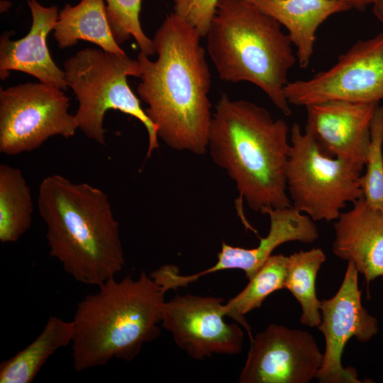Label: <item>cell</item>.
Segmentation results:
<instances>
[{
    "label": "cell",
    "instance_id": "cell-1",
    "mask_svg": "<svg viewBox=\"0 0 383 383\" xmlns=\"http://www.w3.org/2000/svg\"><path fill=\"white\" fill-rule=\"evenodd\" d=\"M197 30L177 13L168 15L152 43L157 58L140 52L137 92L158 137L177 150L204 154L212 118L211 73Z\"/></svg>",
    "mask_w": 383,
    "mask_h": 383
},
{
    "label": "cell",
    "instance_id": "cell-2",
    "mask_svg": "<svg viewBox=\"0 0 383 383\" xmlns=\"http://www.w3.org/2000/svg\"><path fill=\"white\" fill-rule=\"evenodd\" d=\"M289 127L265 109L223 94L212 115L208 146L253 211L292 206L287 194Z\"/></svg>",
    "mask_w": 383,
    "mask_h": 383
},
{
    "label": "cell",
    "instance_id": "cell-3",
    "mask_svg": "<svg viewBox=\"0 0 383 383\" xmlns=\"http://www.w3.org/2000/svg\"><path fill=\"white\" fill-rule=\"evenodd\" d=\"M38 206L50 255L74 279L99 287L123 270L119 224L102 190L49 175L40 184Z\"/></svg>",
    "mask_w": 383,
    "mask_h": 383
},
{
    "label": "cell",
    "instance_id": "cell-4",
    "mask_svg": "<svg viewBox=\"0 0 383 383\" xmlns=\"http://www.w3.org/2000/svg\"><path fill=\"white\" fill-rule=\"evenodd\" d=\"M87 295L75 311L72 356L75 371L130 362L160 335L166 291L142 272L133 279L111 277Z\"/></svg>",
    "mask_w": 383,
    "mask_h": 383
},
{
    "label": "cell",
    "instance_id": "cell-5",
    "mask_svg": "<svg viewBox=\"0 0 383 383\" xmlns=\"http://www.w3.org/2000/svg\"><path fill=\"white\" fill-rule=\"evenodd\" d=\"M280 23L248 0H219L207 37V51L219 77L250 82L285 116L287 74L296 62Z\"/></svg>",
    "mask_w": 383,
    "mask_h": 383
},
{
    "label": "cell",
    "instance_id": "cell-6",
    "mask_svg": "<svg viewBox=\"0 0 383 383\" xmlns=\"http://www.w3.org/2000/svg\"><path fill=\"white\" fill-rule=\"evenodd\" d=\"M67 87L79 102L74 115L78 128L89 139L106 145L103 122L109 109L135 117L146 128L148 147L146 158L159 148L157 128L142 109L139 99L132 91L127 77L140 78L138 60L102 49L86 48L64 62Z\"/></svg>",
    "mask_w": 383,
    "mask_h": 383
},
{
    "label": "cell",
    "instance_id": "cell-7",
    "mask_svg": "<svg viewBox=\"0 0 383 383\" xmlns=\"http://www.w3.org/2000/svg\"><path fill=\"white\" fill-rule=\"evenodd\" d=\"M290 139L287 187L292 206L314 221H335L347 203L362 198L361 172L348 161L323 154L296 122Z\"/></svg>",
    "mask_w": 383,
    "mask_h": 383
},
{
    "label": "cell",
    "instance_id": "cell-8",
    "mask_svg": "<svg viewBox=\"0 0 383 383\" xmlns=\"http://www.w3.org/2000/svg\"><path fill=\"white\" fill-rule=\"evenodd\" d=\"M63 90L43 82L0 89V152L15 155L38 148L49 138H68L78 129Z\"/></svg>",
    "mask_w": 383,
    "mask_h": 383
},
{
    "label": "cell",
    "instance_id": "cell-9",
    "mask_svg": "<svg viewBox=\"0 0 383 383\" xmlns=\"http://www.w3.org/2000/svg\"><path fill=\"white\" fill-rule=\"evenodd\" d=\"M290 105L306 106L327 101L375 103L383 99V33L357 41L338 62L311 79L288 82Z\"/></svg>",
    "mask_w": 383,
    "mask_h": 383
},
{
    "label": "cell",
    "instance_id": "cell-10",
    "mask_svg": "<svg viewBox=\"0 0 383 383\" xmlns=\"http://www.w3.org/2000/svg\"><path fill=\"white\" fill-rule=\"evenodd\" d=\"M358 271L348 262L345 274L336 294L321 301L318 328L326 341L321 366L316 376L319 383H360L355 369L343 367L342 355L351 338L365 343L379 331L378 321L362 304Z\"/></svg>",
    "mask_w": 383,
    "mask_h": 383
},
{
    "label": "cell",
    "instance_id": "cell-11",
    "mask_svg": "<svg viewBox=\"0 0 383 383\" xmlns=\"http://www.w3.org/2000/svg\"><path fill=\"white\" fill-rule=\"evenodd\" d=\"M323 353L307 331L271 323L250 339L240 383H308L321 366Z\"/></svg>",
    "mask_w": 383,
    "mask_h": 383
},
{
    "label": "cell",
    "instance_id": "cell-12",
    "mask_svg": "<svg viewBox=\"0 0 383 383\" xmlns=\"http://www.w3.org/2000/svg\"><path fill=\"white\" fill-rule=\"evenodd\" d=\"M223 306V299L217 297L176 296L165 302L161 324L194 359L238 354L243 348V332L237 323L224 321Z\"/></svg>",
    "mask_w": 383,
    "mask_h": 383
},
{
    "label": "cell",
    "instance_id": "cell-13",
    "mask_svg": "<svg viewBox=\"0 0 383 383\" xmlns=\"http://www.w3.org/2000/svg\"><path fill=\"white\" fill-rule=\"evenodd\" d=\"M379 103L333 100L308 105L305 131L320 151L353 165L365 167L370 143V128Z\"/></svg>",
    "mask_w": 383,
    "mask_h": 383
},
{
    "label": "cell",
    "instance_id": "cell-14",
    "mask_svg": "<svg viewBox=\"0 0 383 383\" xmlns=\"http://www.w3.org/2000/svg\"><path fill=\"white\" fill-rule=\"evenodd\" d=\"M265 213L270 217V230L267 236L260 238L256 248L245 249L233 247L223 242L214 265L189 276L179 274V285L184 287L204 274L232 269L243 270L249 280L272 255L274 250L280 245L290 241L310 244L318 238L319 233L314 221L292 206L269 209L262 214Z\"/></svg>",
    "mask_w": 383,
    "mask_h": 383
},
{
    "label": "cell",
    "instance_id": "cell-15",
    "mask_svg": "<svg viewBox=\"0 0 383 383\" xmlns=\"http://www.w3.org/2000/svg\"><path fill=\"white\" fill-rule=\"evenodd\" d=\"M32 16L28 33L23 38L12 40L10 32L0 38V76L4 79L11 70L29 74L39 82L62 90L68 87L64 70L52 59L46 43L58 18L55 6H44L36 0L27 1Z\"/></svg>",
    "mask_w": 383,
    "mask_h": 383
},
{
    "label": "cell",
    "instance_id": "cell-16",
    "mask_svg": "<svg viewBox=\"0 0 383 383\" xmlns=\"http://www.w3.org/2000/svg\"><path fill=\"white\" fill-rule=\"evenodd\" d=\"M333 252L354 263L367 283L383 277V213L361 198L333 224Z\"/></svg>",
    "mask_w": 383,
    "mask_h": 383
},
{
    "label": "cell",
    "instance_id": "cell-17",
    "mask_svg": "<svg viewBox=\"0 0 383 383\" xmlns=\"http://www.w3.org/2000/svg\"><path fill=\"white\" fill-rule=\"evenodd\" d=\"M288 30L299 65L306 68L313 54L316 33L328 17L350 10L342 0H248Z\"/></svg>",
    "mask_w": 383,
    "mask_h": 383
},
{
    "label": "cell",
    "instance_id": "cell-18",
    "mask_svg": "<svg viewBox=\"0 0 383 383\" xmlns=\"http://www.w3.org/2000/svg\"><path fill=\"white\" fill-rule=\"evenodd\" d=\"M53 30L55 39L61 49L83 40L105 51L126 55L113 36L104 0H81L75 6L66 4L58 13Z\"/></svg>",
    "mask_w": 383,
    "mask_h": 383
},
{
    "label": "cell",
    "instance_id": "cell-19",
    "mask_svg": "<svg viewBox=\"0 0 383 383\" xmlns=\"http://www.w3.org/2000/svg\"><path fill=\"white\" fill-rule=\"evenodd\" d=\"M72 321L50 316L42 332L28 345L0 365L1 383H30L46 361L72 343Z\"/></svg>",
    "mask_w": 383,
    "mask_h": 383
},
{
    "label": "cell",
    "instance_id": "cell-20",
    "mask_svg": "<svg viewBox=\"0 0 383 383\" xmlns=\"http://www.w3.org/2000/svg\"><path fill=\"white\" fill-rule=\"evenodd\" d=\"M33 203L21 170L0 165V241L15 243L30 228Z\"/></svg>",
    "mask_w": 383,
    "mask_h": 383
},
{
    "label": "cell",
    "instance_id": "cell-21",
    "mask_svg": "<svg viewBox=\"0 0 383 383\" xmlns=\"http://www.w3.org/2000/svg\"><path fill=\"white\" fill-rule=\"evenodd\" d=\"M326 255L319 248L301 250L287 257L284 289L301 306V324L318 327L321 323V301L316 293V279Z\"/></svg>",
    "mask_w": 383,
    "mask_h": 383
},
{
    "label": "cell",
    "instance_id": "cell-22",
    "mask_svg": "<svg viewBox=\"0 0 383 383\" xmlns=\"http://www.w3.org/2000/svg\"><path fill=\"white\" fill-rule=\"evenodd\" d=\"M287 256L272 255L257 272L249 279L247 286L223 304L225 316H229L248 331L252 338L245 315L260 308L264 300L275 291L284 289Z\"/></svg>",
    "mask_w": 383,
    "mask_h": 383
},
{
    "label": "cell",
    "instance_id": "cell-23",
    "mask_svg": "<svg viewBox=\"0 0 383 383\" xmlns=\"http://www.w3.org/2000/svg\"><path fill=\"white\" fill-rule=\"evenodd\" d=\"M383 105H379L370 128V143L360 186L365 201L383 213Z\"/></svg>",
    "mask_w": 383,
    "mask_h": 383
},
{
    "label": "cell",
    "instance_id": "cell-24",
    "mask_svg": "<svg viewBox=\"0 0 383 383\" xmlns=\"http://www.w3.org/2000/svg\"><path fill=\"white\" fill-rule=\"evenodd\" d=\"M106 11L111 33L117 43L133 37L140 52L152 56L155 50L152 40L143 32L139 18L141 0H105Z\"/></svg>",
    "mask_w": 383,
    "mask_h": 383
},
{
    "label": "cell",
    "instance_id": "cell-25",
    "mask_svg": "<svg viewBox=\"0 0 383 383\" xmlns=\"http://www.w3.org/2000/svg\"><path fill=\"white\" fill-rule=\"evenodd\" d=\"M174 12L206 37L219 0H174Z\"/></svg>",
    "mask_w": 383,
    "mask_h": 383
},
{
    "label": "cell",
    "instance_id": "cell-26",
    "mask_svg": "<svg viewBox=\"0 0 383 383\" xmlns=\"http://www.w3.org/2000/svg\"><path fill=\"white\" fill-rule=\"evenodd\" d=\"M346 3L350 9H355L360 11L365 10L368 6L372 5L374 0H342Z\"/></svg>",
    "mask_w": 383,
    "mask_h": 383
},
{
    "label": "cell",
    "instance_id": "cell-27",
    "mask_svg": "<svg viewBox=\"0 0 383 383\" xmlns=\"http://www.w3.org/2000/svg\"><path fill=\"white\" fill-rule=\"evenodd\" d=\"M372 5L374 15L383 23V0H374Z\"/></svg>",
    "mask_w": 383,
    "mask_h": 383
}]
</instances>
